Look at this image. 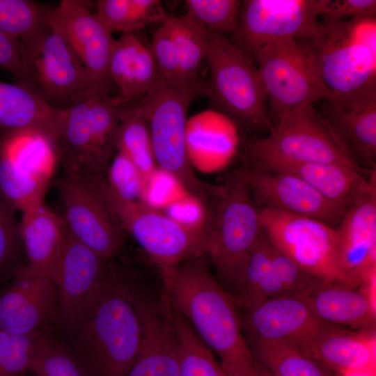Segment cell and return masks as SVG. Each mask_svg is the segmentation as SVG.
Here are the masks:
<instances>
[{
    "label": "cell",
    "instance_id": "cell-1",
    "mask_svg": "<svg viewBox=\"0 0 376 376\" xmlns=\"http://www.w3.org/2000/svg\"><path fill=\"white\" fill-rule=\"evenodd\" d=\"M135 284L118 267L107 273L88 302L58 337L85 376H127L136 356L141 322Z\"/></svg>",
    "mask_w": 376,
    "mask_h": 376
},
{
    "label": "cell",
    "instance_id": "cell-2",
    "mask_svg": "<svg viewBox=\"0 0 376 376\" xmlns=\"http://www.w3.org/2000/svg\"><path fill=\"white\" fill-rule=\"evenodd\" d=\"M164 291L172 308L220 358L226 374L258 376V363L243 335L239 306L212 274L206 255L179 265Z\"/></svg>",
    "mask_w": 376,
    "mask_h": 376
},
{
    "label": "cell",
    "instance_id": "cell-3",
    "mask_svg": "<svg viewBox=\"0 0 376 376\" xmlns=\"http://www.w3.org/2000/svg\"><path fill=\"white\" fill-rule=\"evenodd\" d=\"M120 111L111 93L92 91L61 112L54 143L63 175L86 184L107 180L117 152Z\"/></svg>",
    "mask_w": 376,
    "mask_h": 376
},
{
    "label": "cell",
    "instance_id": "cell-4",
    "mask_svg": "<svg viewBox=\"0 0 376 376\" xmlns=\"http://www.w3.org/2000/svg\"><path fill=\"white\" fill-rule=\"evenodd\" d=\"M215 196L205 255L214 266L220 284L235 299L242 290L251 253L263 231L260 212L242 168L228 175Z\"/></svg>",
    "mask_w": 376,
    "mask_h": 376
},
{
    "label": "cell",
    "instance_id": "cell-5",
    "mask_svg": "<svg viewBox=\"0 0 376 376\" xmlns=\"http://www.w3.org/2000/svg\"><path fill=\"white\" fill-rule=\"evenodd\" d=\"M309 42L329 102L376 92V17L324 21Z\"/></svg>",
    "mask_w": 376,
    "mask_h": 376
},
{
    "label": "cell",
    "instance_id": "cell-6",
    "mask_svg": "<svg viewBox=\"0 0 376 376\" xmlns=\"http://www.w3.org/2000/svg\"><path fill=\"white\" fill-rule=\"evenodd\" d=\"M88 185L161 271L166 285L182 263L205 255L208 227L178 221L141 201H127L114 194L107 180Z\"/></svg>",
    "mask_w": 376,
    "mask_h": 376
},
{
    "label": "cell",
    "instance_id": "cell-7",
    "mask_svg": "<svg viewBox=\"0 0 376 376\" xmlns=\"http://www.w3.org/2000/svg\"><path fill=\"white\" fill-rule=\"evenodd\" d=\"M205 83L180 85L161 79L140 102L148 122L157 166L174 176L194 196L214 194L196 176L187 148V111L196 97H205Z\"/></svg>",
    "mask_w": 376,
    "mask_h": 376
},
{
    "label": "cell",
    "instance_id": "cell-8",
    "mask_svg": "<svg viewBox=\"0 0 376 376\" xmlns=\"http://www.w3.org/2000/svg\"><path fill=\"white\" fill-rule=\"evenodd\" d=\"M274 125L305 104L331 97L320 77L309 40L282 38L259 49L253 57Z\"/></svg>",
    "mask_w": 376,
    "mask_h": 376
},
{
    "label": "cell",
    "instance_id": "cell-9",
    "mask_svg": "<svg viewBox=\"0 0 376 376\" xmlns=\"http://www.w3.org/2000/svg\"><path fill=\"white\" fill-rule=\"evenodd\" d=\"M205 61L210 68L205 97L212 104L234 122L270 130L267 97L254 62L227 36L212 33Z\"/></svg>",
    "mask_w": 376,
    "mask_h": 376
},
{
    "label": "cell",
    "instance_id": "cell-10",
    "mask_svg": "<svg viewBox=\"0 0 376 376\" xmlns=\"http://www.w3.org/2000/svg\"><path fill=\"white\" fill-rule=\"evenodd\" d=\"M18 42L21 72L16 84L50 108L65 110L95 91L78 57L49 26L34 37Z\"/></svg>",
    "mask_w": 376,
    "mask_h": 376
},
{
    "label": "cell",
    "instance_id": "cell-11",
    "mask_svg": "<svg viewBox=\"0 0 376 376\" xmlns=\"http://www.w3.org/2000/svg\"><path fill=\"white\" fill-rule=\"evenodd\" d=\"M244 166L258 167L283 162L336 163L368 174L345 154L323 116L305 104L281 117L265 137L250 140Z\"/></svg>",
    "mask_w": 376,
    "mask_h": 376
},
{
    "label": "cell",
    "instance_id": "cell-12",
    "mask_svg": "<svg viewBox=\"0 0 376 376\" xmlns=\"http://www.w3.org/2000/svg\"><path fill=\"white\" fill-rule=\"evenodd\" d=\"M327 0L241 1L236 32L230 40L253 61L264 45L282 38L314 40L319 36Z\"/></svg>",
    "mask_w": 376,
    "mask_h": 376
},
{
    "label": "cell",
    "instance_id": "cell-13",
    "mask_svg": "<svg viewBox=\"0 0 376 376\" xmlns=\"http://www.w3.org/2000/svg\"><path fill=\"white\" fill-rule=\"evenodd\" d=\"M259 212L271 244L300 268L320 279L352 285L337 263L335 228L316 219L265 207Z\"/></svg>",
    "mask_w": 376,
    "mask_h": 376
},
{
    "label": "cell",
    "instance_id": "cell-14",
    "mask_svg": "<svg viewBox=\"0 0 376 376\" xmlns=\"http://www.w3.org/2000/svg\"><path fill=\"white\" fill-rule=\"evenodd\" d=\"M242 310L248 340L283 343L311 358L322 337L339 327L320 321L305 292L269 298Z\"/></svg>",
    "mask_w": 376,
    "mask_h": 376
},
{
    "label": "cell",
    "instance_id": "cell-15",
    "mask_svg": "<svg viewBox=\"0 0 376 376\" xmlns=\"http://www.w3.org/2000/svg\"><path fill=\"white\" fill-rule=\"evenodd\" d=\"M88 5L86 1H61L54 7L49 26L78 57L93 90L111 93L109 62L115 39Z\"/></svg>",
    "mask_w": 376,
    "mask_h": 376
},
{
    "label": "cell",
    "instance_id": "cell-16",
    "mask_svg": "<svg viewBox=\"0 0 376 376\" xmlns=\"http://www.w3.org/2000/svg\"><path fill=\"white\" fill-rule=\"evenodd\" d=\"M0 292V330L33 336L60 324L56 288L48 276L19 270Z\"/></svg>",
    "mask_w": 376,
    "mask_h": 376
},
{
    "label": "cell",
    "instance_id": "cell-17",
    "mask_svg": "<svg viewBox=\"0 0 376 376\" xmlns=\"http://www.w3.org/2000/svg\"><path fill=\"white\" fill-rule=\"evenodd\" d=\"M58 189L71 234L101 257H114L123 246L125 230L100 197L88 185L65 175Z\"/></svg>",
    "mask_w": 376,
    "mask_h": 376
},
{
    "label": "cell",
    "instance_id": "cell-18",
    "mask_svg": "<svg viewBox=\"0 0 376 376\" xmlns=\"http://www.w3.org/2000/svg\"><path fill=\"white\" fill-rule=\"evenodd\" d=\"M242 169L251 194L261 207L316 219L334 228L347 209L329 201L295 175L246 166Z\"/></svg>",
    "mask_w": 376,
    "mask_h": 376
},
{
    "label": "cell",
    "instance_id": "cell-19",
    "mask_svg": "<svg viewBox=\"0 0 376 376\" xmlns=\"http://www.w3.org/2000/svg\"><path fill=\"white\" fill-rule=\"evenodd\" d=\"M109 263V260L77 240L68 228L51 276L58 294V327L68 324L86 305L104 279Z\"/></svg>",
    "mask_w": 376,
    "mask_h": 376
},
{
    "label": "cell",
    "instance_id": "cell-20",
    "mask_svg": "<svg viewBox=\"0 0 376 376\" xmlns=\"http://www.w3.org/2000/svg\"><path fill=\"white\" fill-rule=\"evenodd\" d=\"M134 295L141 338L127 376H180L178 345L166 293L160 303L148 300L136 287Z\"/></svg>",
    "mask_w": 376,
    "mask_h": 376
},
{
    "label": "cell",
    "instance_id": "cell-21",
    "mask_svg": "<svg viewBox=\"0 0 376 376\" xmlns=\"http://www.w3.org/2000/svg\"><path fill=\"white\" fill-rule=\"evenodd\" d=\"M336 259L352 285L376 268V188L354 201L335 228Z\"/></svg>",
    "mask_w": 376,
    "mask_h": 376
},
{
    "label": "cell",
    "instance_id": "cell-22",
    "mask_svg": "<svg viewBox=\"0 0 376 376\" xmlns=\"http://www.w3.org/2000/svg\"><path fill=\"white\" fill-rule=\"evenodd\" d=\"M324 117L346 156L359 168L376 171V92L327 102Z\"/></svg>",
    "mask_w": 376,
    "mask_h": 376
},
{
    "label": "cell",
    "instance_id": "cell-23",
    "mask_svg": "<svg viewBox=\"0 0 376 376\" xmlns=\"http://www.w3.org/2000/svg\"><path fill=\"white\" fill-rule=\"evenodd\" d=\"M376 272L359 285L319 279L305 292L315 316L322 322L360 329L375 322Z\"/></svg>",
    "mask_w": 376,
    "mask_h": 376
},
{
    "label": "cell",
    "instance_id": "cell-24",
    "mask_svg": "<svg viewBox=\"0 0 376 376\" xmlns=\"http://www.w3.org/2000/svg\"><path fill=\"white\" fill-rule=\"evenodd\" d=\"M139 32L121 33L114 41L109 75L118 88L113 97L118 104L141 99L162 79L150 45Z\"/></svg>",
    "mask_w": 376,
    "mask_h": 376
},
{
    "label": "cell",
    "instance_id": "cell-25",
    "mask_svg": "<svg viewBox=\"0 0 376 376\" xmlns=\"http://www.w3.org/2000/svg\"><path fill=\"white\" fill-rule=\"evenodd\" d=\"M253 168L295 175L345 208L376 188V172L368 174L336 163L283 162Z\"/></svg>",
    "mask_w": 376,
    "mask_h": 376
},
{
    "label": "cell",
    "instance_id": "cell-26",
    "mask_svg": "<svg viewBox=\"0 0 376 376\" xmlns=\"http://www.w3.org/2000/svg\"><path fill=\"white\" fill-rule=\"evenodd\" d=\"M19 230L26 269L51 279L68 232L65 219L43 202L22 212Z\"/></svg>",
    "mask_w": 376,
    "mask_h": 376
},
{
    "label": "cell",
    "instance_id": "cell-27",
    "mask_svg": "<svg viewBox=\"0 0 376 376\" xmlns=\"http://www.w3.org/2000/svg\"><path fill=\"white\" fill-rule=\"evenodd\" d=\"M312 358L343 376H376V340L370 329L336 327L316 346Z\"/></svg>",
    "mask_w": 376,
    "mask_h": 376
},
{
    "label": "cell",
    "instance_id": "cell-28",
    "mask_svg": "<svg viewBox=\"0 0 376 376\" xmlns=\"http://www.w3.org/2000/svg\"><path fill=\"white\" fill-rule=\"evenodd\" d=\"M61 111L50 108L23 86L0 81V135L36 133L54 142Z\"/></svg>",
    "mask_w": 376,
    "mask_h": 376
},
{
    "label": "cell",
    "instance_id": "cell-29",
    "mask_svg": "<svg viewBox=\"0 0 376 376\" xmlns=\"http://www.w3.org/2000/svg\"><path fill=\"white\" fill-rule=\"evenodd\" d=\"M117 151L127 156L146 178L157 167L148 122L139 100L121 104Z\"/></svg>",
    "mask_w": 376,
    "mask_h": 376
},
{
    "label": "cell",
    "instance_id": "cell-30",
    "mask_svg": "<svg viewBox=\"0 0 376 376\" xmlns=\"http://www.w3.org/2000/svg\"><path fill=\"white\" fill-rule=\"evenodd\" d=\"M6 150L25 173L49 183L58 162L53 141L36 133L0 135Z\"/></svg>",
    "mask_w": 376,
    "mask_h": 376
},
{
    "label": "cell",
    "instance_id": "cell-31",
    "mask_svg": "<svg viewBox=\"0 0 376 376\" xmlns=\"http://www.w3.org/2000/svg\"><path fill=\"white\" fill-rule=\"evenodd\" d=\"M96 8L95 14L111 33L139 32L169 17L158 0H100Z\"/></svg>",
    "mask_w": 376,
    "mask_h": 376
},
{
    "label": "cell",
    "instance_id": "cell-32",
    "mask_svg": "<svg viewBox=\"0 0 376 376\" xmlns=\"http://www.w3.org/2000/svg\"><path fill=\"white\" fill-rule=\"evenodd\" d=\"M248 341L256 360L273 376H331L320 363L285 343L262 340Z\"/></svg>",
    "mask_w": 376,
    "mask_h": 376
},
{
    "label": "cell",
    "instance_id": "cell-33",
    "mask_svg": "<svg viewBox=\"0 0 376 376\" xmlns=\"http://www.w3.org/2000/svg\"><path fill=\"white\" fill-rule=\"evenodd\" d=\"M167 22L177 47L184 81L191 85L202 82L198 75L205 60L208 31L187 14L181 17L169 16Z\"/></svg>",
    "mask_w": 376,
    "mask_h": 376
},
{
    "label": "cell",
    "instance_id": "cell-34",
    "mask_svg": "<svg viewBox=\"0 0 376 376\" xmlns=\"http://www.w3.org/2000/svg\"><path fill=\"white\" fill-rule=\"evenodd\" d=\"M171 315L178 345L180 376H226L212 352L172 307Z\"/></svg>",
    "mask_w": 376,
    "mask_h": 376
},
{
    "label": "cell",
    "instance_id": "cell-35",
    "mask_svg": "<svg viewBox=\"0 0 376 376\" xmlns=\"http://www.w3.org/2000/svg\"><path fill=\"white\" fill-rule=\"evenodd\" d=\"M49 183L23 171L0 139V191L15 210L22 212L43 203Z\"/></svg>",
    "mask_w": 376,
    "mask_h": 376
},
{
    "label": "cell",
    "instance_id": "cell-36",
    "mask_svg": "<svg viewBox=\"0 0 376 376\" xmlns=\"http://www.w3.org/2000/svg\"><path fill=\"white\" fill-rule=\"evenodd\" d=\"M54 7L31 0H0V31L23 41L49 26Z\"/></svg>",
    "mask_w": 376,
    "mask_h": 376
},
{
    "label": "cell",
    "instance_id": "cell-37",
    "mask_svg": "<svg viewBox=\"0 0 376 376\" xmlns=\"http://www.w3.org/2000/svg\"><path fill=\"white\" fill-rule=\"evenodd\" d=\"M15 211L0 191V284L10 280L27 264Z\"/></svg>",
    "mask_w": 376,
    "mask_h": 376
},
{
    "label": "cell",
    "instance_id": "cell-38",
    "mask_svg": "<svg viewBox=\"0 0 376 376\" xmlns=\"http://www.w3.org/2000/svg\"><path fill=\"white\" fill-rule=\"evenodd\" d=\"M185 2L186 14L209 33L231 36L236 32L241 1L187 0Z\"/></svg>",
    "mask_w": 376,
    "mask_h": 376
},
{
    "label": "cell",
    "instance_id": "cell-39",
    "mask_svg": "<svg viewBox=\"0 0 376 376\" xmlns=\"http://www.w3.org/2000/svg\"><path fill=\"white\" fill-rule=\"evenodd\" d=\"M29 371L34 376H85L54 330L46 331L40 336Z\"/></svg>",
    "mask_w": 376,
    "mask_h": 376
},
{
    "label": "cell",
    "instance_id": "cell-40",
    "mask_svg": "<svg viewBox=\"0 0 376 376\" xmlns=\"http://www.w3.org/2000/svg\"><path fill=\"white\" fill-rule=\"evenodd\" d=\"M42 334L24 336L0 330V376H22L29 371Z\"/></svg>",
    "mask_w": 376,
    "mask_h": 376
},
{
    "label": "cell",
    "instance_id": "cell-41",
    "mask_svg": "<svg viewBox=\"0 0 376 376\" xmlns=\"http://www.w3.org/2000/svg\"><path fill=\"white\" fill-rule=\"evenodd\" d=\"M146 178L124 154L117 151L107 173V184L117 196L127 201H141Z\"/></svg>",
    "mask_w": 376,
    "mask_h": 376
},
{
    "label": "cell",
    "instance_id": "cell-42",
    "mask_svg": "<svg viewBox=\"0 0 376 376\" xmlns=\"http://www.w3.org/2000/svg\"><path fill=\"white\" fill-rule=\"evenodd\" d=\"M149 45L163 79L180 85H191L187 84L182 79L177 47L167 19L155 31Z\"/></svg>",
    "mask_w": 376,
    "mask_h": 376
},
{
    "label": "cell",
    "instance_id": "cell-43",
    "mask_svg": "<svg viewBox=\"0 0 376 376\" xmlns=\"http://www.w3.org/2000/svg\"><path fill=\"white\" fill-rule=\"evenodd\" d=\"M269 255L272 269L279 277L287 295L305 292L320 279L300 268L291 259L275 248L269 240Z\"/></svg>",
    "mask_w": 376,
    "mask_h": 376
},
{
    "label": "cell",
    "instance_id": "cell-44",
    "mask_svg": "<svg viewBox=\"0 0 376 376\" xmlns=\"http://www.w3.org/2000/svg\"><path fill=\"white\" fill-rule=\"evenodd\" d=\"M322 15L328 22L376 17V1L327 0Z\"/></svg>",
    "mask_w": 376,
    "mask_h": 376
},
{
    "label": "cell",
    "instance_id": "cell-45",
    "mask_svg": "<svg viewBox=\"0 0 376 376\" xmlns=\"http://www.w3.org/2000/svg\"><path fill=\"white\" fill-rule=\"evenodd\" d=\"M0 68L12 74L16 79L21 72L18 40L0 31Z\"/></svg>",
    "mask_w": 376,
    "mask_h": 376
},
{
    "label": "cell",
    "instance_id": "cell-46",
    "mask_svg": "<svg viewBox=\"0 0 376 376\" xmlns=\"http://www.w3.org/2000/svg\"><path fill=\"white\" fill-rule=\"evenodd\" d=\"M258 363V376H273L272 373L260 362Z\"/></svg>",
    "mask_w": 376,
    "mask_h": 376
},
{
    "label": "cell",
    "instance_id": "cell-47",
    "mask_svg": "<svg viewBox=\"0 0 376 376\" xmlns=\"http://www.w3.org/2000/svg\"><path fill=\"white\" fill-rule=\"evenodd\" d=\"M226 376H242V375H229V374H226Z\"/></svg>",
    "mask_w": 376,
    "mask_h": 376
}]
</instances>
